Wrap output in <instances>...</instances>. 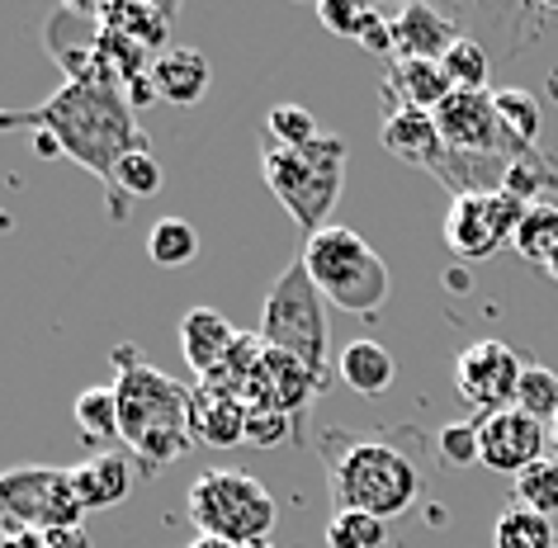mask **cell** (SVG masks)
<instances>
[{
    "label": "cell",
    "mask_w": 558,
    "mask_h": 548,
    "mask_svg": "<svg viewBox=\"0 0 558 548\" xmlns=\"http://www.w3.org/2000/svg\"><path fill=\"white\" fill-rule=\"evenodd\" d=\"M459 24L440 15L436 5H402L393 15V62H445V52L459 44Z\"/></svg>",
    "instance_id": "obj_14"
},
{
    "label": "cell",
    "mask_w": 558,
    "mask_h": 548,
    "mask_svg": "<svg viewBox=\"0 0 558 548\" xmlns=\"http://www.w3.org/2000/svg\"><path fill=\"white\" fill-rule=\"evenodd\" d=\"M515 506H525V511L535 515H558V463L554 459H539L530 463V468L515 477Z\"/></svg>",
    "instance_id": "obj_29"
},
{
    "label": "cell",
    "mask_w": 558,
    "mask_h": 548,
    "mask_svg": "<svg viewBox=\"0 0 558 548\" xmlns=\"http://www.w3.org/2000/svg\"><path fill=\"white\" fill-rule=\"evenodd\" d=\"M515 256H525L530 265H549L558 256V204L544 199V204H530L521 228L511 236Z\"/></svg>",
    "instance_id": "obj_23"
},
{
    "label": "cell",
    "mask_w": 558,
    "mask_h": 548,
    "mask_svg": "<svg viewBox=\"0 0 558 548\" xmlns=\"http://www.w3.org/2000/svg\"><path fill=\"white\" fill-rule=\"evenodd\" d=\"M440 445V459L450 463V468H469V463H483L478 459V421H454V426H445L436 435Z\"/></svg>",
    "instance_id": "obj_34"
},
{
    "label": "cell",
    "mask_w": 558,
    "mask_h": 548,
    "mask_svg": "<svg viewBox=\"0 0 558 548\" xmlns=\"http://www.w3.org/2000/svg\"><path fill=\"white\" fill-rule=\"evenodd\" d=\"M445 72H450V81H454V90H487V76H493V66H487V52H483V44L478 38H459V44L445 52Z\"/></svg>",
    "instance_id": "obj_32"
},
{
    "label": "cell",
    "mask_w": 558,
    "mask_h": 548,
    "mask_svg": "<svg viewBox=\"0 0 558 548\" xmlns=\"http://www.w3.org/2000/svg\"><path fill=\"white\" fill-rule=\"evenodd\" d=\"M151 86L171 105H199L208 86H214V66L194 48H166L161 58L151 62Z\"/></svg>",
    "instance_id": "obj_20"
},
{
    "label": "cell",
    "mask_w": 558,
    "mask_h": 548,
    "mask_svg": "<svg viewBox=\"0 0 558 548\" xmlns=\"http://www.w3.org/2000/svg\"><path fill=\"white\" fill-rule=\"evenodd\" d=\"M95 20H100V29H114L123 38H133V44H143L151 58H161L166 52L171 10H161V5H100L95 10Z\"/></svg>",
    "instance_id": "obj_22"
},
{
    "label": "cell",
    "mask_w": 558,
    "mask_h": 548,
    "mask_svg": "<svg viewBox=\"0 0 558 548\" xmlns=\"http://www.w3.org/2000/svg\"><path fill=\"white\" fill-rule=\"evenodd\" d=\"M10 548H48V539H44V529H24V534H15Z\"/></svg>",
    "instance_id": "obj_38"
},
{
    "label": "cell",
    "mask_w": 558,
    "mask_h": 548,
    "mask_svg": "<svg viewBox=\"0 0 558 548\" xmlns=\"http://www.w3.org/2000/svg\"><path fill=\"white\" fill-rule=\"evenodd\" d=\"M384 95H388V109H436L454 95V81L440 62H393L384 76Z\"/></svg>",
    "instance_id": "obj_17"
},
{
    "label": "cell",
    "mask_w": 558,
    "mask_h": 548,
    "mask_svg": "<svg viewBox=\"0 0 558 548\" xmlns=\"http://www.w3.org/2000/svg\"><path fill=\"white\" fill-rule=\"evenodd\" d=\"M15 534H24V529L15 525V520H5V515H0V548H10V544H15Z\"/></svg>",
    "instance_id": "obj_40"
},
{
    "label": "cell",
    "mask_w": 558,
    "mask_h": 548,
    "mask_svg": "<svg viewBox=\"0 0 558 548\" xmlns=\"http://www.w3.org/2000/svg\"><path fill=\"white\" fill-rule=\"evenodd\" d=\"M265 133H270V143H279V147H308L323 137L317 119L303 105H275L270 114H265Z\"/></svg>",
    "instance_id": "obj_33"
},
{
    "label": "cell",
    "mask_w": 558,
    "mask_h": 548,
    "mask_svg": "<svg viewBox=\"0 0 558 548\" xmlns=\"http://www.w3.org/2000/svg\"><path fill=\"white\" fill-rule=\"evenodd\" d=\"M317 20H323L331 34L355 38V44H360V34H365V24L374 20V10L355 5V0H323V5H317Z\"/></svg>",
    "instance_id": "obj_35"
},
{
    "label": "cell",
    "mask_w": 558,
    "mask_h": 548,
    "mask_svg": "<svg viewBox=\"0 0 558 548\" xmlns=\"http://www.w3.org/2000/svg\"><path fill=\"white\" fill-rule=\"evenodd\" d=\"M190 520L199 534L256 548V544H270L279 506L265 491L260 477L236 473V468H208L190 487Z\"/></svg>",
    "instance_id": "obj_6"
},
{
    "label": "cell",
    "mask_w": 558,
    "mask_h": 548,
    "mask_svg": "<svg viewBox=\"0 0 558 548\" xmlns=\"http://www.w3.org/2000/svg\"><path fill=\"white\" fill-rule=\"evenodd\" d=\"M256 336L270 350H284L299 364H308L317 374V383L327 388V378H331L327 374V303L308 279V270H303V260L289 265L270 284V293H265Z\"/></svg>",
    "instance_id": "obj_7"
},
{
    "label": "cell",
    "mask_w": 558,
    "mask_h": 548,
    "mask_svg": "<svg viewBox=\"0 0 558 548\" xmlns=\"http://www.w3.org/2000/svg\"><path fill=\"white\" fill-rule=\"evenodd\" d=\"M0 515L15 520L20 529L86 525V506L72 487V468H44V463L0 473Z\"/></svg>",
    "instance_id": "obj_8"
},
{
    "label": "cell",
    "mask_w": 558,
    "mask_h": 548,
    "mask_svg": "<svg viewBox=\"0 0 558 548\" xmlns=\"http://www.w3.org/2000/svg\"><path fill=\"white\" fill-rule=\"evenodd\" d=\"M521 374H525V364L507 341H473L459 350V360H454V388L478 416L515 406Z\"/></svg>",
    "instance_id": "obj_11"
},
{
    "label": "cell",
    "mask_w": 558,
    "mask_h": 548,
    "mask_svg": "<svg viewBox=\"0 0 558 548\" xmlns=\"http://www.w3.org/2000/svg\"><path fill=\"white\" fill-rule=\"evenodd\" d=\"M379 143L384 151H393L398 161L416 166V171H440L445 161V147L440 143V129H436V114H426V109H388L384 114V129H379Z\"/></svg>",
    "instance_id": "obj_15"
},
{
    "label": "cell",
    "mask_w": 558,
    "mask_h": 548,
    "mask_svg": "<svg viewBox=\"0 0 558 548\" xmlns=\"http://www.w3.org/2000/svg\"><path fill=\"white\" fill-rule=\"evenodd\" d=\"M299 260L317 284V293L327 303L345 307V313H379L388 303V293H393V275H388L384 256L355 228L327 222L323 232L303 242Z\"/></svg>",
    "instance_id": "obj_5"
},
{
    "label": "cell",
    "mask_w": 558,
    "mask_h": 548,
    "mask_svg": "<svg viewBox=\"0 0 558 548\" xmlns=\"http://www.w3.org/2000/svg\"><path fill=\"white\" fill-rule=\"evenodd\" d=\"M44 133L66 161H76L81 171H90L105 185L109 204H114V171L129 151L147 147V137L137 133L133 105L123 95L119 76L105 62H95L90 72L66 76V86L44 100L38 109H0V133Z\"/></svg>",
    "instance_id": "obj_1"
},
{
    "label": "cell",
    "mask_w": 558,
    "mask_h": 548,
    "mask_svg": "<svg viewBox=\"0 0 558 548\" xmlns=\"http://www.w3.org/2000/svg\"><path fill=\"white\" fill-rule=\"evenodd\" d=\"M554 520L525 511V506H507L493 525V548H554Z\"/></svg>",
    "instance_id": "obj_26"
},
{
    "label": "cell",
    "mask_w": 558,
    "mask_h": 548,
    "mask_svg": "<svg viewBox=\"0 0 558 548\" xmlns=\"http://www.w3.org/2000/svg\"><path fill=\"white\" fill-rule=\"evenodd\" d=\"M260 175L270 194L284 204V214L299 222L303 242L317 236L327 228L331 208L341 199V185H345V143L341 137L323 133L317 143L308 147H279V143H265L260 151Z\"/></svg>",
    "instance_id": "obj_4"
},
{
    "label": "cell",
    "mask_w": 558,
    "mask_h": 548,
    "mask_svg": "<svg viewBox=\"0 0 558 548\" xmlns=\"http://www.w3.org/2000/svg\"><path fill=\"white\" fill-rule=\"evenodd\" d=\"M436 129H440V143L459 151V157H511L521 161L530 157L535 147L515 143L501 123L497 105H493V90H454L450 100L436 109Z\"/></svg>",
    "instance_id": "obj_10"
},
{
    "label": "cell",
    "mask_w": 558,
    "mask_h": 548,
    "mask_svg": "<svg viewBox=\"0 0 558 548\" xmlns=\"http://www.w3.org/2000/svg\"><path fill=\"white\" fill-rule=\"evenodd\" d=\"M549 459L558 463V421H554V426H549Z\"/></svg>",
    "instance_id": "obj_41"
},
{
    "label": "cell",
    "mask_w": 558,
    "mask_h": 548,
    "mask_svg": "<svg viewBox=\"0 0 558 548\" xmlns=\"http://www.w3.org/2000/svg\"><path fill=\"white\" fill-rule=\"evenodd\" d=\"M119 360V430L133 459H143V468H161L175 463L194 445L190 435V388H180L175 378L151 369L133 355V350H114Z\"/></svg>",
    "instance_id": "obj_3"
},
{
    "label": "cell",
    "mask_w": 558,
    "mask_h": 548,
    "mask_svg": "<svg viewBox=\"0 0 558 548\" xmlns=\"http://www.w3.org/2000/svg\"><path fill=\"white\" fill-rule=\"evenodd\" d=\"M337 374L345 378V388L360 392V398H379V392L393 388L398 364L379 341H351L337 360Z\"/></svg>",
    "instance_id": "obj_21"
},
{
    "label": "cell",
    "mask_w": 558,
    "mask_h": 548,
    "mask_svg": "<svg viewBox=\"0 0 558 548\" xmlns=\"http://www.w3.org/2000/svg\"><path fill=\"white\" fill-rule=\"evenodd\" d=\"M388 525L360 511H331L327 520V548H384Z\"/></svg>",
    "instance_id": "obj_31"
},
{
    "label": "cell",
    "mask_w": 558,
    "mask_h": 548,
    "mask_svg": "<svg viewBox=\"0 0 558 548\" xmlns=\"http://www.w3.org/2000/svg\"><path fill=\"white\" fill-rule=\"evenodd\" d=\"M289 430H294V416L265 412V406H246V440H251V445L275 449V445L289 440Z\"/></svg>",
    "instance_id": "obj_36"
},
{
    "label": "cell",
    "mask_w": 558,
    "mask_h": 548,
    "mask_svg": "<svg viewBox=\"0 0 558 548\" xmlns=\"http://www.w3.org/2000/svg\"><path fill=\"white\" fill-rule=\"evenodd\" d=\"M76 430L86 435V445H114V440H123L114 383H100V388L81 392V398H76Z\"/></svg>",
    "instance_id": "obj_25"
},
{
    "label": "cell",
    "mask_w": 558,
    "mask_h": 548,
    "mask_svg": "<svg viewBox=\"0 0 558 548\" xmlns=\"http://www.w3.org/2000/svg\"><path fill=\"white\" fill-rule=\"evenodd\" d=\"M544 270H549V279H554V284H558V256H554L549 265H544Z\"/></svg>",
    "instance_id": "obj_42"
},
{
    "label": "cell",
    "mask_w": 558,
    "mask_h": 548,
    "mask_svg": "<svg viewBox=\"0 0 558 548\" xmlns=\"http://www.w3.org/2000/svg\"><path fill=\"white\" fill-rule=\"evenodd\" d=\"M525 199L511 190L497 194H459L450 199V214H445V246L454 251L459 260H487L497 256L501 246L515 236L525 218Z\"/></svg>",
    "instance_id": "obj_9"
},
{
    "label": "cell",
    "mask_w": 558,
    "mask_h": 548,
    "mask_svg": "<svg viewBox=\"0 0 558 548\" xmlns=\"http://www.w3.org/2000/svg\"><path fill=\"white\" fill-rule=\"evenodd\" d=\"M185 548H242V544H228V539H214V534H194Z\"/></svg>",
    "instance_id": "obj_39"
},
{
    "label": "cell",
    "mask_w": 558,
    "mask_h": 548,
    "mask_svg": "<svg viewBox=\"0 0 558 548\" xmlns=\"http://www.w3.org/2000/svg\"><path fill=\"white\" fill-rule=\"evenodd\" d=\"M493 105H497V114H501V123H507V133L515 137V143H525V147L539 143L544 105L535 100V95L521 90V86H507V90H493Z\"/></svg>",
    "instance_id": "obj_28"
},
{
    "label": "cell",
    "mask_w": 558,
    "mask_h": 548,
    "mask_svg": "<svg viewBox=\"0 0 558 548\" xmlns=\"http://www.w3.org/2000/svg\"><path fill=\"white\" fill-rule=\"evenodd\" d=\"M478 459H483V468H493V473L521 477L530 463L549 459V426L525 416L521 406L478 416Z\"/></svg>",
    "instance_id": "obj_12"
},
{
    "label": "cell",
    "mask_w": 558,
    "mask_h": 548,
    "mask_svg": "<svg viewBox=\"0 0 558 548\" xmlns=\"http://www.w3.org/2000/svg\"><path fill=\"white\" fill-rule=\"evenodd\" d=\"M256 548H275V544H256Z\"/></svg>",
    "instance_id": "obj_43"
},
{
    "label": "cell",
    "mask_w": 558,
    "mask_h": 548,
    "mask_svg": "<svg viewBox=\"0 0 558 548\" xmlns=\"http://www.w3.org/2000/svg\"><path fill=\"white\" fill-rule=\"evenodd\" d=\"M72 487L86 511H109V506L129 501L133 491V468H129V454L119 449H100V454L81 459L72 468Z\"/></svg>",
    "instance_id": "obj_19"
},
{
    "label": "cell",
    "mask_w": 558,
    "mask_h": 548,
    "mask_svg": "<svg viewBox=\"0 0 558 548\" xmlns=\"http://www.w3.org/2000/svg\"><path fill=\"white\" fill-rule=\"evenodd\" d=\"M190 435L214 449H232L246 440V402L236 392L194 383L190 388Z\"/></svg>",
    "instance_id": "obj_16"
},
{
    "label": "cell",
    "mask_w": 558,
    "mask_h": 548,
    "mask_svg": "<svg viewBox=\"0 0 558 548\" xmlns=\"http://www.w3.org/2000/svg\"><path fill=\"white\" fill-rule=\"evenodd\" d=\"M157 190H161V161L151 157V147H137L114 171V204H109V214L123 218L129 214V199H151Z\"/></svg>",
    "instance_id": "obj_24"
},
{
    "label": "cell",
    "mask_w": 558,
    "mask_h": 548,
    "mask_svg": "<svg viewBox=\"0 0 558 548\" xmlns=\"http://www.w3.org/2000/svg\"><path fill=\"white\" fill-rule=\"evenodd\" d=\"M515 406H521L525 416L544 421V426H554V421H558V374L544 369V364H525L521 392H515Z\"/></svg>",
    "instance_id": "obj_30"
},
{
    "label": "cell",
    "mask_w": 558,
    "mask_h": 548,
    "mask_svg": "<svg viewBox=\"0 0 558 548\" xmlns=\"http://www.w3.org/2000/svg\"><path fill=\"white\" fill-rule=\"evenodd\" d=\"M236 345L232 321L218 313V307H190L185 321H180V355L199 378H208L228 360V350Z\"/></svg>",
    "instance_id": "obj_18"
},
{
    "label": "cell",
    "mask_w": 558,
    "mask_h": 548,
    "mask_svg": "<svg viewBox=\"0 0 558 548\" xmlns=\"http://www.w3.org/2000/svg\"><path fill=\"white\" fill-rule=\"evenodd\" d=\"M313 392H323V383H317V374L308 369V364H299L294 355H284V350L265 345L256 374H251L246 388H242V402L246 406H265V412L299 416L303 402H308Z\"/></svg>",
    "instance_id": "obj_13"
},
{
    "label": "cell",
    "mask_w": 558,
    "mask_h": 548,
    "mask_svg": "<svg viewBox=\"0 0 558 548\" xmlns=\"http://www.w3.org/2000/svg\"><path fill=\"white\" fill-rule=\"evenodd\" d=\"M48 548H90V529L86 525H58V529H44Z\"/></svg>",
    "instance_id": "obj_37"
},
{
    "label": "cell",
    "mask_w": 558,
    "mask_h": 548,
    "mask_svg": "<svg viewBox=\"0 0 558 548\" xmlns=\"http://www.w3.org/2000/svg\"><path fill=\"white\" fill-rule=\"evenodd\" d=\"M147 256H151V265H161V270H180V265H190L199 256V232H194L185 218H161L157 228L147 232Z\"/></svg>",
    "instance_id": "obj_27"
},
{
    "label": "cell",
    "mask_w": 558,
    "mask_h": 548,
    "mask_svg": "<svg viewBox=\"0 0 558 548\" xmlns=\"http://www.w3.org/2000/svg\"><path fill=\"white\" fill-rule=\"evenodd\" d=\"M554 548H558V539H554Z\"/></svg>",
    "instance_id": "obj_44"
},
{
    "label": "cell",
    "mask_w": 558,
    "mask_h": 548,
    "mask_svg": "<svg viewBox=\"0 0 558 548\" xmlns=\"http://www.w3.org/2000/svg\"><path fill=\"white\" fill-rule=\"evenodd\" d=\"M327 483L337 511H360L374 520H398L422 497V463L393 440H351L327 435Z\"/></svg>",
    "instance_id": "obj_2"
}]
</instances>
